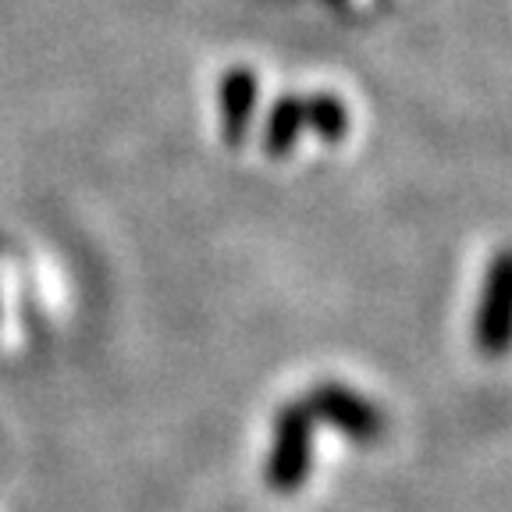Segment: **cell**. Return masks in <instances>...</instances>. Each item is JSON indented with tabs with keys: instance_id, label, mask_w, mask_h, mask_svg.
Returning <instances> with one entry per match:
<instances>
[{
	"instance_id": "cell-1",
	"label": "cell",
	"mask_w": 512,
	"mask_h": 512,
	"mask_svg": "<svg viewBox=\"0 0 512 512\" xmlns=\"http://www.w3.org/2000/svg\"><path fill=\"white\" fill-rule=\"evenodd\" d=\"M477 345L491 356L512 349V249L498 253L477 306Z\"/></svg>"
}]
</instances>
